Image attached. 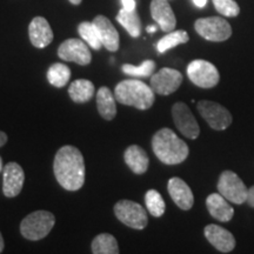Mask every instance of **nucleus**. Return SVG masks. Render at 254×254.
I'll list each match as a JSON object with an SVG mask.
<instances>
[{
	"mask_svg": "<svg viewBox=\"0 0 254 254\" xmlns=\"http://www.w3.org/2000/svg\"><path fill=\"white\" fill-rule=\"evenodd\" d=\"M200 116L206 120L211 128L215 131L226 129L232 124V114L226 107L211 100H201L198 103Z\"/></svg>",
	"mask_w": 254,
	"mask_h": 254,
	"instance_id": "1a4fd4ad",
	"label": "nucleus"
},
{
	"mask_svg": "<svg viewBox=\"0 0 254 254\" xmlns=\"http://www.w3.org/2000/svg\"><path fill=\"white\" fill-rule=\"evenodd\" d=\"M116 100L138 110H148L154 104V91L145 82L136 79L120 81L114 90Z\"/></svg>",
	"mask_w": 254,
	"mask_h": 254,
	"instance_id": "7ed1b4c3",
	"label": "nucleus"
},
{
	"mask_svg": "<svg viewBox=\"0 0 254 254\" xmlns=\"http://www.w3.org/2000/svg\"><path fill=\"white\" fill-rule=\"evenodd\" d=\"M78 32L82 38V40L87 44L91 49L95 51L100 50V47L103 46L101 44L99 33H98L97 28H95L93 23H90V21H84L78 26Z\"/></svg>",
	"mask_w": 254,
	"mask_h": 254,
	"instance_id": "bb28decb",
	"label": "nucleus"
},
{
	"mask_svg": "<svg viewBox=\"0 0 254 254\" xmlns=\"http://www.w3.org/2000/svg\"><path fill=\"white\" fill-rule=\"evenodd\" d=\"M2 170H4V165H2V159L0 157V172H1Z\"/></svg>",
	"mask_w": 254,
	"mask_h": 254,
	"instance_id": "4c0bfd02",
	"label": "nucleus"
},
{
	"mask_svg": "<svg viewBox=\"0 0 254 254\" xmlns=\"http://www.w3.org/2000/svg\"><path fill=\"white\" fill-rule=\"evenodd\" d=\"M187 75L193 84L201 88H212L217 86L220 80L218 68L213 64L201 59L193 60L189 64Z\"/></svg>",
	"mask_w": 254,
	"mask_h": 254,
	"instance_id": "6e6552de",
	"label": "nucleus"
},
{
	"mask_svg": "<svg viewBox=\"0 0 254 254\" xmlns=\"http://www.w3.org/2000/svg\"><path fill=\"white\" fill-rule=\"evenodd\" d=\"M155 31H157V26H148L147 27L148 33H154Z\"/></svg>",
	"mask_w": 254,
	"mask_h": 254,
	"instance_id": "c9c22d12",
	"label": "nucleus"
},
{
	"mask_svg": "<svg viewBox=\"0 0 254 254\" xmlns=\"http://www.w3.org/2000/svg\"><path fill=\"white\" fill-rule=\"evenodd\" d=\"M71 78V69L62 63L53 64L47 71V80L52 86L62 88L67 84Z\"/></svg>",
	"mask_w": 254,
	"mask_h": 254,
	"instance_id": "a878e982",
	"label": "nucleus"
},
{
	"mask_svg": "<svg viewBox=\"0 0 254 254\" xmlns=\"http://www.w3.org/2000/svg\"><path fill=\"white\" fill-rule=\"evenodd\" d=\"M117 21L128 32L129 36L138 38L141 33V21L136 11H127L122 8L117 15Z\"/></svg>",
	"mask_w": 254,
	"mask_h": 254,
	"instance_id": "5701e85b",
	"label": "nucleus"
},
{
	"mask_svg": "<svg viewBox=\"0 0 254 254\" xmlns=\"http://www.w3.org/2000/svg\"><path fill=\"white\" fill-rule=\"evenodd\" d=\"M7 142V134L5 132L0 131V147H2Z\"/></svg>",
	"mask_w": 254,
	"mask_h": 254,
	"instance_id": "473e14b6",
	"label": "nucleus"
},
{
	"mask_svg": "<svg viewBox=\"0 0 254 254\" xmlns=\"http://www.w3.org/2000/svg\"><path fill=\"white\" fill-rule=\"evenodd\" d=\"M53 171L57 182L66 190H80L85 183V161L81 152L71 145L63 146L57 152Z\"/></svg>",
	"mask_w": 254,
	"mask_h": 254,
	"instance_id": "f257e3e1",
	"label": "nucleus"
},
{
	"mask_svg": "<svg viewBox=\"0 0 254 254\" xmlns=\"http://www.w3.org/2000/svg\"><path fill=\"white\" fill-rule=\"evenodd\" d=\"M218 190L228 201L237 205H241L247 201L249 189L238 177V174L232 171H224L220 174L218 180Z\"/></svg>",
	"mask_w": 254,
	"mask_h": 254,
	"instance_id": "0eeeda50",
	"label": "nucleus"
},
{
	"mask_svg": "<svg viewBox=\"0 0 254 254\" xmlns=\"http://www.w3.org/2000/svg\"><path fill=\"white\" fill-rule=\"evenodd\" d=\"M123 8L127 9V11H134L135 9V1L134 0H122Z\"/></svg>",
	"mask_w": 254,
	"mask_h": 254,
	"instance_id": "7c9ffc66",
	"label": "nucleus"
},
{
	"mask_svg": "<svg viewBox=\"0 0 254 254\" xmlns=\"http://www.w3.org/2000/svg\"><path fill=\"white\" fill-rule=\"evenodd\" d=\"M155 69V63L153 60H145L140 66H133L129 64H125L122 66V71L131 77H151Z\"/></svg>",
	"mask_w": 254,
	"mask_h": 254,
	"instance_id": "c85d7f7f",
	"label": "nucleus"
},
{
	"mask_svg": "<svg viewBox=\"0 0 254 254\" xmlns=\"http://www.w3.org/2000/svg\"><path fill=\"white\" fill-rule=\"evenodd\" d=\"M152 148L161 163L178 165L189 157V146L171 128H161L152 139Z\"/></svg>",
	"mask_w": 254,
	"mask_h": 254,
	"instance_id": "f03ea898",
	"label": "nucleus"
},
{
	"mask_svg": "<svg viewBox=\"0 0 254 254\" xmlns=\"http://www.w3.org/2000/svg\"><path fill=\"white\" fill-rule=\"evenodd\" d=\"M194 28L200 37L208 41L220 43L232 36V27L221 17L200 18L194 23Z\"/></svg>",
	"mask_w": 254,
	"mask_h": 254,
	"instance_id": "423d86ee",
	"label": "nucleus"
},
{
	"mask_svg": "<svg viewBox=\"0 0 254 254\" xmlns=\"http://www.w3.org/2000/svg\"><path fill=\"white\" fill-rule=\"evenodd\" d=\"M145 204L147 207V211L155 218L161 217L165 213V201L160 193L157 190H150L146 192L145 195Z\"/></svg>",
	"mask_w": 254,
	"mask_h": 254,
	"instance_id": "cd10ccee",
	"label": "nucleus"
},
{
	"mask_svg": "<svg viewBox=\"0 0 254 254\" xmlns=\"http://www.w3.org/2000/svg\"><path fill=\"white\" fill-rule=\"evenodd\" d=\"M2 192L7 198H14L21 192L25 182V173L21 166L17 163H8L2 170Z\"/></svg>",
	"mask_w": 254,
	"mask_h": 254,
	"instance_id": "ddd939ff",
	"label": "nucleus"
},
{
	"mask_svg": "<svg viewBox=\"0 0 254 254\" xmlns=\"http://www.w3.org/2000/svg\"><path fill=\"white\" fill-rule=\"evenodd\" d=\"M94 85L87 79H78L69 85L68 94L74 103H87L94 95Z\"/></svg>",
	"mask_w": 254,
	"mask_h": 254,
	"instance_id": "4be33fe9",
	"label": "nucleus"
},
{
	"mask_svg": "<svg viewBox=\"0 0 254 254\" xmlns=\"http://www.w3.org/2000/svg\"><path fill=\"white\" fill-rule=\"evenodd\" d=\"M173 122L183 135L189 139H196L200 134V127L196 119L185 103H176L172 107Z\"/></svg>",
	"mask_w": 254,
	"mask_h": 254,
	"instance_id": "9d476101",
	"label": "nucleus"
},
{
	"mask_svg": "<svg viewBox=\"0 0 254 254\" xmlns=\"http://www.w3.org/2000/svg\"><path fill=\"white\" fill-rule=\"evenodd\" d=\"M219 13L225 17H237L240 13V7L236 0H212Z\"/></svg>",
	"mask_w": 254,
	"mask_h": 254,
	"instance_id": "c756f323",
	"label": "nucleus"
},
{
	"mask_svg": "<svg viewBox=\"0 0 254 254\" xmlns=\"http://www.w3.org/2000/svg\"><path fill=\"white\" fill-rule=\"evenodd\" d=\"M68 1L71 2V4H73V5H79L82 1V0H68Z\"/></svg>",
	"mask_w": 254,
	"mask_h": 254,
	"instance_id": "e433bc0d",
	"label": "nucleus"
},
{
	"mask_svg": "<svg viewBox=\"0 0 254 254\" xmlns=\"http://www.w3.org/2000/svg\"><path fill=\"white\" fill-rule=\"evenodd\" d=\"M193 4H194L196 7L202 8L207 5V0H193Z\"/></svg>",
	"mask_w": 254,
	"mask_h": 254,
	"instance_id": "72a5a7b5",
	"label": "nucleus"
},
{
	"mask_svg": "<svg viewBox=\"0 0 254 254\" xmlns=\"http://www.w3.org/2000/svg\"><path fill=\"white\" fill-rule=\"evenodd\" d=\"M114 214L126 226L134 230H144L148 224L147 212L138 202L132 200H120L114 205Z\"/></svg>",
	"mask_w": 254,
	"mask_h": 254,
	"instance_id": "39448f33",
	"label": "nucleus"
},
{
	"mask_svg": "<svg viewBox=\"0 0 254 254\" xmlns=\"http://www.w3.org/2000/svg\"><path fill=\"white\" fill-rule=\"evenodd\" d=\"M204 233L208 243L222 253H230L236 247V239L233 234L218 225H207Z\"/></svg>",
	"mask_w": 254,
	"mask_h": 254,
	"instance_id": "2eb2a0df",
	"label": "nucleus"
},
{
	"mask_svg": "<svg viewBox=\"0 0 254 254\" xmlns=\"http://www.w3.org/2000/svg\"><path fill=\"white\" fill-rule=\"evenodd\" d=\"M98 112L105 120H113L117 116L116 97L110 88L100 87L97 92Z\"/></svg>",
	"mask_w": 254,
	"mask_h": 254,
	"instance_id": "412c9836",
	"label": "nucleus"
},
{
	"mask_svg": "<svg viewBox=\"0 0 254 254\" xmlns=\"http://www.w3.org/2000/svg\"><path fill=\"white\" fill-rule=\"evenodd\" d=\"M92 253L94 254H118L119 246L116 238L110 233H101L92 241Z\"/></svg>",
	"mask_w": 254,
	"mask_h": 254,
	"instance_id": "b1692460",
	"label": "nucleus"
},
{
	"mask_svg": "<svg viewBox=\"0 0 254 254\" xmlns=\"http://www.w3.org/2000/svg\"><path fill=\"white\" fill-rule=\"evenodd\" d=\"M56 224V218L49 211L32 212L20 224L21 236L28 240L38 241L49 236Z\"/></svg>",
	"mask_w": 254,
	"mask_h": 254,
	"instance_id": "20e7f679",
	"label": "nucleus"
},
{
	"mask_svg": "<svg viewBox=\"0 0 254 254\" xmlns=\"http://www.w3.org/2000/svg\"><path fill=\"white\" fill-rule=\"evenodd\" d=\"M167 190L171 198L176 202L178 207L184 209V211L192 208L193 204H194V196H193L192 190L183 179L177 177L171 178L168 180Z\"/></svg>",
	"mask_w": 254,
	"mask_h": 254,
	"instance_id": "4468645a",
	"label": "nucleus"
},
{
	"mask_svg": "<svg viewBox=\"0 0 254 254\" xmlns=\"http://www.w3.org/2000/svg\"><path fill=\"white\" fill-rule=\"evenodd\" d=\"M28 36L32 45L37 49H45L53 40V31L49 21L43 17H36L28 26Z\"/></svg>",
	"mask_w": 254,
	"mask_h": 254,
	"instance_id": "f3484780",
	"label": "nucleus"
},
{
	"mask_svg": "<svg viewBox=\"0 0 254 254\" xmlns=\"http://www.w3.org/2000/svg\"><path fill=\"white\" fill-rule=\"evenodd\" d=\"M190 40L189 34L186 31L178 30V31H171L168 32L166 36L161 38L157 44V50L159 53H165L166 51L173 49L178 45L182 44H186Z\"/></svg>",
	"mask_w": 254,
	"mask_h": 254,
	"instance_id": "393cba45",
	"label": "nucleus"
},
{
	"mask_svg": "<svg viewBox=\"0 0 254 254\" xmlns=\"http://www.w3.org/2000/svg\"><path fill=\"white\" fill-rule=\"evenodd\" d=\"M247 204L254 208V186L249 189V195H247Z\"/></svg>",
	"mask_w": 254,
	"mask_h": 254,
	"instance_id": "2f4dec72",
	"label": "nucleus"
},
{
	"mask_svg": "<svg viewBox=\"0 0 254 254\" xmlns=\"http://www.w3.org/2000/svg\"><path fill=\"white\" fill-rule=\"evenodd\" d=\"M4 247H5V243H4V238H2L1 233H0V253L4 251Z\"/></svg>",
	"mask_w": 254,
	"mask_h": 254,
	"instance_id": "f704fd0d",
	"label": "nucleus"
},
{
	"mask_svg": "<svg viewBox=\"0 0 254 254\" xmlns=\"http://www.w3.org/2000/svg\"><path fill=\"white\" fill-rule=\"evenodd\" d=\"M183 82V74L174 68L164 67L151 78V87L154 93L170 95L180 87Z\"/></svg>",
	"mask_w": 254,
	"mask_h": 254,
	"instance_id": "9b49d317",
	"label": "nucleus"
},
{
	"mask_svg": "<svg viewBox=\"0 0 254 254\" xmlns=\"http://www.w3.org/2000/svg\"><path fill=\"white\" fill-rule=\"evenodd\" d=\"M58 56L64 62H71L79 65H88L92 60V55L86 43L80 39L65 40L58 49Z\"/></svg>",
	"mask_w": 254,
	"mask_h": 254,
	"instance_id": "f8f14e48",
	"label": "nucleus"
},
{
	"mask_svg": "<svg viewBox=\"0 0 254 254\" xmlns=\"http://www.w3.org/2000/svg\"><path fill=\"white\" fill-rule=\"evenodd\" d=\"M228 200L224 198L220 193H212L206 199V206L209 214L218 221L228 222L233 218L234 209L228 204Z\"/></svg>",
	"mask_w": 254,
	"mask_h": 254,
	"instance_id": "6ab92c4d",
	"label": "nucleus"
},
{
	"mask_svg": "<svg viewBox=\"0 0 254 254\" xmlns=\"http://www.w3.org/2000/svg\"><path fill=\"white\" fill-rule=\"evenodd\" d=\"M125 163L127 166L131 168V171L135 174H144L148 170V160L147 153L144 148H141L138 145H131L126 148L125 154Z\"/></svg>",
	"mask_w": 254,
	"mask_h": 254,
	"instance_id": "aec40b11",
	"label": "nucleus"
},
{
	"mask_svg": "<svg viewBox=\"0 0 254 254\" xmlns=\"http://www.w3.org/2000/svg\"><path fill=\"white\" fill-rule=\"evenodd\" d=\"M151 14L164 32H171L176 28L177 18L168 0H152Z\"/></svg>",
	"mask_w": 254,
	"mask_h": 254,
	"instance_id": "dca6fc26",
	"label": "nucleus"
},
{
	"mask_svg": "<svg viewBox=\"0 0 254 254\" xmlns=\"http://www.w3.org/2000/svg\"><path fill=\"white\" fill-rule=\"evenodd\" d=\"M94 24L95 28H97L98 33H99L101 44L106 50L111 51V52H116L119 49L120 38L118 31L111 23L110 19H107L104 15H98L92 21Z\"/></svg>",
	"mask_w": 254,
	"mask_h": 254,
	"instance_id": "a211bd4d",
	"label": "nucleus"
}]
</instances>
